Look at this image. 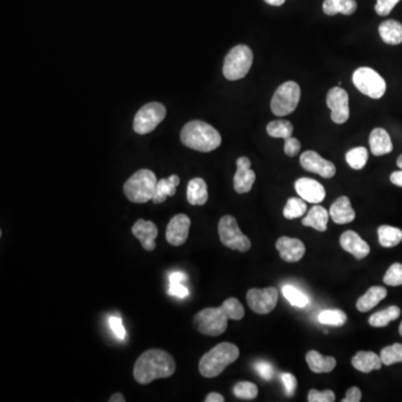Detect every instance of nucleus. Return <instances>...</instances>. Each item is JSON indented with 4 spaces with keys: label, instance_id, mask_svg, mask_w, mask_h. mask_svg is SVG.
<instances>
[{
    "label": "nucleus",
    "instance_id": "nucleus-1",
    "mask_svg": "<svg viewBox=\"0 0 402 402\" xmlns=\"http://www.w3.org/2000/svg\"><path fill=\"white\" fill-rule=\"evenodd\" d=\"M176 371V362L171 354L160 349H151L142 354L134 364L136 382L148 384L157 379L169 378Z\"/></svg>",
    "mask_w": 402,
    "mask_h": 402
},
{
    "label": "nucleus",
    "instance_id": "nucleus-2",
    "mask_svg": "<svg viewBox=\"0 0 402 402\" xmlns=\"http://www.w3.org/2000/svg\"><path fill=\"white\" fill-rule=\"evenodd\" d=\"M180 139L186 147L210 153L221 147V136L214 127L204 121H190L182 128Z\"/></svg>",
    "mask_w": 402,
    "mask_h": 402
},
{
    "label": "nucleus",
    "instance_id": "nucleus-3",
    "mask_svg": "<svg viewBox=\"0 0 402 402\" xmlns=\"http://www.w3.org/2000/svg\"><path fill=\"white\" fill-rule=\"evenodd\" d=\"M240 358V349L233 343L223 342L208 351L199 362V372L205 378H215Z\"/></svg>",
    "mask_w": 402,
    "mask_h": 402
},
{
    "label": "nucleus",
    "instance_id": "nucleus-4",
    "mask_svg": "<svg viewBox=\"0 0 402 402\" xmlns=\"http://www.w3.org/2000/svg\"><path fill=\"white\" fill-rule=\"evenodd\" d=\"M157 183L155 172L149 169H141L127 180L123 191L127 198L134 204H144L153 200Z\"/></svg>",
    "mask_w": 402,
    "mask_h": 402
},
{
    "label": "nucleus",
    "instance_id": "nucleus-5",
    "mask_svg": "<svg viewBox=\"0 0 402 402\" xmlns=\"http://www.w3.org/2000/svg\"><path fill=\"white\" fill-rule=\"evenodd\" d=\"M253 52L246 45H237L226 56L223 77L229 81H237L247 75L253 65Z\"/></svg>",
    "mask_w": 402,
    "mask_h": 402
},
{
    "label": "nucleus",
    "instance_id": "nucleus-6",
    "mask_svg": "<svg viewBox=\"0 0 402 402\" xmlns=\"http://www.w3.org/2000/svg\"><path fill=\"white\" fill-rule=\"evenodd\" d=\"M228 316L221 307H207L197 313L193 323L200 333L209 337L223 335L228 326Z\"/></svg>",
    "mask_w": 402,
    "mask_h": 402
},
{
    "label": "nucleus",
    "instance_id": "nucleus-7",
    "mask_svg": "<svg viewBox=\"0 0 402 402\" xmlns=\"http://www.w3.org/2000/svg\"><path fill=\"white\" fill-rule=\"evenodd\" d=\"M301 98V89L297 82L283 83L273 96L271 109L278 117H285L295 111Z\"/></svg>",
    "mask_w": 402,
    "mask_h": 402
},
{
    "label": "nucleus",
    "instance_id": "nucleus-8",
    "mask_svg": "<svg viewBox=\"0 0 402 402\" xmlns=\"http://www.w3.org/2000/svg\"><path fill=\"white\" fill-rule=\"evenodd\" d=\"M218 234L226 247L245 253L250 249L252 242L246 235L242 234L240 226L233 216H223L218 223Z\"/></svg>",
    "mask_w": 402,
    "mask_h": 402
},
{
    "label": "nucleus",
    "instance_id": "nucleus-9",
    "mask_svg": "<svg viewBox=\"0 0 402 402\" xmlns=\"http://www.w3.org/2000/svg\"><path fill=\"white\" fill-rule=\"evenodd\" d=\"M354 86L369 98H378L384 96L387 90L386 81L381 77L380 74L377 73L375 70L370 67H360L354 73Z\"/></svg>",
    "mask_w": 402,
    "mask_h": 402
},
{
    "label": "nucleus",
    "instance_id": "nucleus-10",
    "mask_svg": "<svg viewBox=\"0 0 402 402\" xmlns=\"http://www.w3.org/2000/svg\"><path fill=\"white\" fill-rule=\"evenodd\" d=\"M167 115V110L159 102H151L142 106L134 117V129L136 134H148L153 132Z\"/></svg>",
    "mask_w": 402,
    "mask_h": 402
},
{
    "label": "nucleus",
    "instance_id": "nucleus-11",
    "mask_svg": "<svg viewBox=\"0 0 402 402\" xmlns=\"http://www.w3.org/2000/svg\"><path fill=\"white\" fill-rule=\"evenodd\" d=\"M248 305L257 314H268L278 304V292L275 287L250 288L246 295Z\"/></svg>",
    "mask_w": 402,
    "mask_h": 402
},
{
    "label": "nucleus",
    "instance_id": "nucleus-12",
    "mask_svg": "<svg viewBox=\"0 0 402 402\" xmlns=\"http://www.w3.org/2000/svg\"><path fill=\"white\" fill-rule=\"evenodd\" d=\"M326 104L331 110V119L333 122L342 124L349 120V96L342 87H333L329 91L326 96Z\"/></svg>",
    "mask_w": 402,
    "mask_h": 402
},
{
    "label": "nucleus",
    "instance_id": "nucleus-13",
    "mask_svg": "<svg viewBox=\"0 0 402 402\" xmlns=\"http://www.w3.org/2000/svg\"><path fill=\"white\" fill-rule=\"evenodd\" d=\"M299 162L307 171L318 174L326 179L333 177L337 172L335 164L331 161L322 158L316 151H305L301 155Z\"/></svg>",
    "mask_w": 402,
    "mask_h": 402
},
{
    "label": "nucleus",
    "instance_id": "nucleus-14",
    "mask_svg": "<svg viewBox=\"0 0 402 402\" xmlns=\"http://www.w3.org/2000/svg\"><path fill=\"white\" fill-rule=\"evenodd\" d=\"M190 218L185 214L174 216L167 227V242L172 246H181L187 242L190 229Z\"/></svg>",
    "mask_w": 402,
    "mask_h": 402
},
{
    "label": "nucleus",
    "instance_id": "nucleus-15",
    "mask_svg": "<svg viewBox=\"0 0 402 402\" xmlns=\"http://www.w3.org/2000/svg\"><path fill=\"white\" fill-rule=\"evenodd\" d=\"M252 162L246 157L237 160V171L234 177L235 191L238 193H249L256 180L255 172L252 170Z\"/></svg>",
    "mask_w": 402,
    "mask_h": 402
},
{
    "label": "nucleus",
    "instance_id": "nucleus-16",
    "mask_svg": "<svg viewBox=\"0 0 402 402\" xmlns=\"http://www.w3.org/2000/svg\"><path fill=\"white\" fill-rule=\"evenodd\" d=\"M295 189L299 196L307 202L320 204L325 198V189L320 182L311 178H301L295 182Z\"/></svg>",
    "mask_w": 402,
    "mask_h": 402
},
{
    "label": "nucleus",
    "instance_id": "nucleus-17",
    "mask_svg": "<svg viewBox=\"0 0 402 402\" xmlns=\"http://www.w3.org/2000/svg\"><path fill=\"white\" fill-rule=\"evenodd\" d=\"M276 248L280 252V259L287 263H297L303 259L305 246L303 242L291 237H280L276 242Z\"/></svg>",
    "mask_w": 402,
    "mask_h": 402
},
{
    "label": "nucleus",
    "instance_id": "nucleus-18",
    "mask_svg": "<svg viewBox=\"0 0 402 402\" xmlns=\"http://www.w3.org/2000/svg\"><path fill=\"white\" fill-rule=\"evenodd\" d=\"M132 234L141 242L144 249L153 252L155 249V238L158 237V227L153 221L139 219L132 227Z\"/></svg>",
    "mask_w": 402,
    "mask_h": 402
},
{
    "label": "nucleus",
    "instance_id": "nucleus-19",
    "mask_svg": "<svg viewBox=\"0 0 402 402\" xmlns=\"http://www.w3.org/2000/svg\"><path fill=\"white\" fill-rule=\"evenodd\" d=\"M340 244L343 249L358 259H363L369 255L370 246L365 240H362L356 231H348L341 235Z\"/></svg>",
    "mask_w": 402,
    "mask_h": 402
},
{
    "label": "nucleus",
    "instance_id": "nucleus-20",
    "mask_svg": "<svg viewBox=\"0 0 402 402\" xmlns=\"http://www.w3.org/2000/svg\"><path fill=\"white\" fill-rule=\"evenodd\" d=\"M330 216L337 225L352 223L356 219V212L351 206L350 199L345 196L337 198L330 208Z\"/></svg>",
    "mask_w": 402,
    "mask_h": 402
},
{
    "label": "nucleus",
    "instance_id": "nucleus-21",
    "mask_svg": "<svg viewBox=\"0 0 402 402\" xmlns=\"http://www.w3.org/2000/svg\"><path fill=\"white\" fill-rule=\"evenodd\" d=\"M370 149L372 155L380 157V155H388L392 153L394 145H392L391 138L389 136L384 129L377 128L370 134Z\"/></svg>",
    "mask_w": 402,
    "mask_h": 402
},
{
    "label": "nucleus",
    "instance_id": "nucleus-22",
    "mask_svg": "<svg viewBox=\"0 0 402 402\" xmlns=\"http://www.w3.org/2000/svg\"><path fill=\"white\" fill-rule=\"evenodd\" d=\"M380 356L371 351H360L352 359V365L361 372L369 373L382 367Z\"/></svg>",
    "mask_w": 402,
    "mask_h": 402
},
{
    "label": "nucleus",
    "instance_id": "nucleus-23",
    "mask_svg": "<svg viewBox=\"0 0 402 402\" xmlns=\"http://www.w3.org/2000/svg\"><path fill=\"white\" fill-rule=\"evenodd\" d=\"M187 199L193 206H204L208 200V188L201 178H193L188 183Z\"/></svg>",
    "mask_w": 402,
    "mask_h": 402
},
{
    "label": "nucleus",
    "instance_id": "nucleus-24",
    "mask_svg": "<svg viewBox=\"0 0 402 402\" xmlns=\"http://www.w3.org/2000/svg\"><path fill=\"white\" fill-rule=\"evenodd\" d=\"M387 294H388V291L381 286L370 287L367 293L364 294L363 297H360L356 302V309L360 312H369L370 310H372L373 307L377 306L382 299H386Z\"/></svg>",
    "mask_w": 402,
    "mask_h": 402
},
{
    "label": "nucleus",
    "instance_id": "nucleus-25",
    "mask_svg": "<svg viewBox=\"0 0 402 402\" xmlns=\"http://www.w3.org/2000/svg\"><path fill=\"white\" fill-rule=\"evenodd\" d=\"M309 367L316 373H329L337 367V360L333 356H324L318 351H310L306 354Z\"/></svg>",
    "mask_w": 402,
    "mask_h": 402
},
{
    "label": "nucleus",
    "instance_id": "nucleus-26",
    "mask_svg": "<svg viewBox=\"0 0 402 402\" xmlns=\"http://www.w3.org/2000/svg\"><path fill=\"white\" fill-rule=\"evenodd\" d=\"M381 39L389 45H399L402 43V24L394 20H384L379 26Z\"/></svg>",
    "mask_w": 402,
    "mask_h": 402
},
{
    "label": "nucleus",
    "instance_id": "nucleus-27",
    "mask_svg": "<svg viewBox=\"0 0 402 402\" xmlns=\"http://www.w3.org/2000/svg\"><path fill=\"white\" fill-rule=\"evenodd\" d=\"M179 183L180 178L178 177L177 174H172L167 179L159 180L158 183H157L155 197L153 199V202L161 204V202H164L168 197L174 196Z\"/></svg>",
    "mask_w": 402,
    "mask_h": 402
},
{
    "label": "nucleus",
    "instance_id": "nucleus-28",
    "mask_svg": "<svg viewBox=\"0 0 402 402\" xmlns=\"http://www.w3.org/2000/svg\"><path fill=\"white\" fill-rule=\"evenodd\" d=\"M330 214L322 206H314L307 212L306 217L302 221V223L307 227H312L318 231H325L329 223Z\"/></svg>",
    "mask_w": 402,
    "mask_h": 402
},
{
    "label": "nucleus",
    "instance_id": "nucleus-29",
    "mask_svg": "<svg viewBox=\"0 0 402 402\" xmlns=\"http://www.w3.org/2000/svg\"><path fill=\"white\" fill-rule=\"evenodd\" d=\"M356 11V0H324L323 11L329 16L352 15Z\"/></svg>",
    "mask_w": 402,
    "mask_h": 402
},
{
    "label": "nucleus",
    "instance_id": "nucleus-30",
    "mask_svg": "<svg viewBox=\"0 0 402 402\" xmlns=\"http://www.w3.org/2000/svg\"><path fill=\"white\" fill-rule=\"evenodd\" d=\"M187 280V275L185 273L174 272L169 275V295L178 299H186L189 295V291L185 285Z\"/></svg>",
    "mask_w": 402,
    "mask_h": 402
},
{
    "label": "nucleus",
    "instance_id": "nucleus-31",
    "mask_svg": "<svg viewBox=\"0 0 402 402\" xmlns=\"http://www.w3.org/2000/svg\"><path fill=\"white\" fill-rule=\"evenodd\" d=\"M379 242L383 247L390 248L402 242V231L392 226H381L378 229Z\"/></svg>",
    "mask_w": 402,
    "mask_h": 402
},
{
    "label": "nucleus",
    "instance_id": "nucleus-32",
    "mask_svg": "<svg viewBox=\"0 0 402 402\" xmlns=\"http://www.w3.org/2000/svg\"><path fill=\"white\" fill-rule=\"evenodd\" d=\"M401 314L398 306H390L386 310L379 311L370 316L369 324L373 328H384L389 323L394 320H397Z\"/></svg>",
    "mask_w": 402,
    "mask_h": 402
},
{
    "label": "nucleus",
    "instance_id": "nucleus-33",
    "mask_svg": "<svg viewBox=\"0 0 402 402\" xmlns=\"http://www.w3.org/2000/svg\"><path fill=\"white\" fill-rule=\"evenodd\" d=\"M293 125L286 120H276L268 123L267 125V134L272 138L278 139H288L293 134Z\"/></svg>",
    "mask_w": 402,
    "mask_h": 402
},
{
    "label": "nucleus",
    "instance_id": "nucleus-34",
    "mask_svg": "<svg viewBox=\"0 0 402 402\" xmlns=\"http://www.w3.org/2000/svg\"><path fill=\"white\" fill-rule=\"evenodd\" d=\"M369 158L368 150L363 147L354 148L345 155V159L349 166L354 170H361L365 167Z\"/></svg>",
    "mask_w": 402,
    "mask_h": 402
},
{
    "label": "nucleus",
    "instance_id": "nucleus-35",
    "mask_svg": "<svg viewBox=\"0 0 402 402\" xmlns=\"http://www.w3.org/2000/svg\"><path fill=\"white\" fill-rule=\"evenodd\" d=\"M318 322L323 325L341 328L348 321V316L341 310H325L318 314Z\"/></svg>",
    "mask_w": 402,
    "mask_h": 402
},
{
    "label": "nucleus",
    "instance_id": "nucleus-36",
    "mask_svg": "<svg viewBox=\"0 0 402 402\" xmlns=\"http://www.w3.org/2000/svg\"><path fill=\"white\" fill-rule=\"evenodd\" d=\"M307 210V205L304 199L299 198H290L288 199L287 204L284 208V217L286 219H295V218L302 217L304 215Z\"/></svg>",
    "mask_w": 402,
    "mask_h": 402
},
{
    "label": "nucleus",
    "instance_id": "nucleus-37",
    "mask_svg": "<svg viewBox=\"0 0 402 402\" xmlns=\"http://www.w3.org/2000/svg\"><path fill=\"white\" fill-rule=\"evenodd\" d=\"M283 295L290 302V304L293 305V306L299 307V309H303V307L307 306L310 301L307 299L306 295L304 293H302L299 291L297 287H294L292 285H285L283 287Z\"/></svg>",
    "mask_w": 402,
    "mask_h": 402
},
{
    "label": "nucleus",
    "instance_id": "nucleus-38",
    "mask_svg": "<svg viewBox=\"0 0 402 402\" xmlns=\"http://www.w3.org/2000/svg\"><path fill=\"white\" fill-rule=\"evenodd\" d=\"M380 358L384 365H392V364L402 362V344L394 343L390 346L382 349Z\"/></svg>",
    "mask_w": 402,
    "mask_h": 402
},
{
    "label": "nucleus",
    "instance_id": "nucleus-39",
    "mask_svg": "<svg viewBox=\"0 0 402 402\" xmlns=\"http://www.w3.org/2000/svg\"><path fill=\"white\" fill-rule=\"evenodd\" d=\"M223 310L227 313L229 320H235V321H240L245 316V309L238 299L235 297L226 299L223 305Z\"/></svg>",
    "mask_w": 402,
    "mask_h": 402
},
{
    "label": "nucleus",
    "instance_id": "nucleus-40",
    "mask_svg": "<svg viewBox=\"0 0 402 402\" xmlns=\"http://www.w3.org/2000/svg\"><path fill=\"white\" fill-rule=\"evenodd\" d=\"M234 394L237 398L244 400H253L259 394V388L255 383L242 381L234 387Z\"/></svg>",
    "mask_w": 402,
    "mask_h": 402
},
{
    "label": "nucleus",
    "instance_id": "nucleus-41",
    "mask_svg": "<svg viewBox=\"0 0 402 402\" xmlns=\"http://www.w3.org/2000/svg\"><path fill=\"white\" fill-rule=\"evenodd\" d=\"M384 284L389 286L402 285V265L399 263L392 264L390 268L387 271L384 278Z\"/></svg>",
    "mask_w": 402,
    "mask_h": 402
},
{
    "label": "nucleus",
    "instance_id": "nucleus-42",
    "mask_svg": "<svg viewBox=\"0 0 402 402\" xmlns=\"http://www.w3.org/2000/svg\"><path fill=\"white\" fill-rule=\"evenodd\" d=\"M307 400L310 402H333L335 400V392L331 390H325V391H318L316 389H312L309 392V398Z\"/></svg>",
    "mask_w": 402,
    "mask_h": 402
},
{
    "label": "nucleus",
    "instance_id": "nucleus-43",
    "mask_svg": "<svg viewBox=\"0 0 402 402\" xmlns=\"http://www.w3.org/2000/svg\"><path fill=\"white\" fill-rule=\"evenodd\" d=\"M280 380H282L284 388H285L286 396H287V397L294 396L297 387V378H295V375L287 372L282 373V375H280Z\"/></svg>",
    "mask_w": 402,
    "mask_h": 402
},
{
    "label": "nucleus",
    "instance_id": "nucleus-44",
    "mask_svg": "<svg viewBox=\"0 0 402 402\" xmlns=\"http://www.w3.org/2000/svg\"><path fill=\"white\" fill-rule=\"evenodd\" d=\"M398 3L400 0H377L375 9L380 16H388Z\"/></svg>",
    "mask_w": 402,
    "mask_h": 402
},
{
    "label": "nucleus",
    "instance_id": "nucleus-45",
    "mask_svg": "<svg viewBox=\"0 0 402 402\" xmlns=\"http://www.w3.org/2000/svg\"><path fill=\"white\" fill-rule=\"evenodd\" d=\"M110 328L119 340H124L127 332H125L124 326H123L122 318H119V316H111L110 318Z\"/></svg>",
    "mask_w": 402,
    "mask_h": 402
},
{
    "label": "nucleus",
    "instance_id": "nucleus-46",
    "mask_svg": "<svg viewBox=\"0 0 402 402\" xmlns=\"http://www.w3.org/2000/svg\"><path fill=\"white\" fill-rule=\"evenodd\" d=\"M255 370L257 371V373L261 375V378L265 379V380H272L273 377H274V368H273L272 364L268 363V362H257V363L255 364Z\"/></svg>",
    "mask_w": 402,
    "mask_h": 402
},
{
    "label": "nucleus",
    "instance_id": "nucleus-47",
    "mask_svg": "<svg viewBox=\"0 0 402 402\" xmlns=\"http://www.w3.org/2000/svg\"><path fill=\"white\" fill-rule=\"evenodd\" d=\"M284 151H285L286 155H288V157H295L301 151V143H299V140L291 136V138L285 140Z\"/></svg>",
    "mask_w": 402,
    "mask_h": 402
},
{
    "label": "nucleus",
    "instance_id": "nucleus-48",
    "mask_svg": "<svg viewBox=\"0 0 402 402\" xmlns=\"http://www.w3.org/2000/svg\"><path fill=\"white\" fill-rule=\"evenodd\" d=\"M362 394L361 390L356 387H352V388L349 389L348 392L345 394L344 399L342 400L343 402H359L361 401Z\"/></svg>",
    "mask_w": 402,
    "mask_h": 402
},
{
    "label": "nucleus",
    "instance_id": "nucleus-49",
    "mask_svg": "<svg viewBox=\"0 0 402 402\" xmlns=\"http://www.w3.org/2000/svg\"><path fill=\"white\" fill-rule=\"evenodd\" d=\"M390 181H391L394 185L398 186V187H402L401 169H400L399 171L392 172L391 176H390Z\"/></svg>",
    "mask_w": 402,
    "mask_h": 402
},
{
    "label": "nucleus",
    "instance_id": "nucleus-50",
    "mask_svg": "<svg viewBox=\"0 0 402 402\" xmlns=\"http://www.w3.org/2000/svg\"><path fill=\"white\" fill-rule=\"evenodd\" d=\"M206 402H223L225 401V398L221 396V394H217V392H212V394L207 396Z\"/></svg>",
    "mask_w": 402,
    "mask_h": 402
},
{
    "label": "nucleus",
    "instance_id": "nucleus-51",
    "mask_svg": "<svg viewBox=\"0 0 402 402\" xmlns=\"http://www.w3.org/2000/svg\"><path fill=\"white\" fill-rule=\"evenodd\" d=\"M110 402H124L125 399L122 394H115L110 398Z\"/></svg>",
    "mask_w": 402,
    "mask_h": 402
},
{
    "label": "nucleus",
    "instance_id": "nucleus-52",
    "mask_svg": "<svg viewBox=\"0 0 402 402\" xmlns=\"http://www.w3.org/2000/svg\"><path fill=\"white\" fill-rule=\"evenodd\" d=\"M264 1L272 6H282L285 3V0H264Z\"/></svg>",
    "mask_w": 402,
    "mask_h": 402
},
{
    "label": "nucleus",
    "instance_id": "nucleus-53",
    "mask_svg": "<svg viewBox=\"0 0 402 402\" xmlns=\"http://www.w3.org/2000/svg\"><path fill=\"white\" fill-rule=\"evenodd\" d=\"M397 166L402 170V155H400L399 158H398Z\"/></svg>",
    "mask_w": 402,
    "mask_h": 402
},
{
    "label": "nucleus",
    "instance_id": "nucleus-54",
    "mask_svg": "<svg viewBox=\"0 0 402 402\" xmlns=\"http://www.w3.org/2000/svg\"><path fill=\"white\" fill-rule=\"evenodd\" d=\"M399 332H400V335H401V337H402V322H401V324H400Z\"/></svg>",
    "mask_w": 402,
    "mask_h": 402
}]
</instances>
